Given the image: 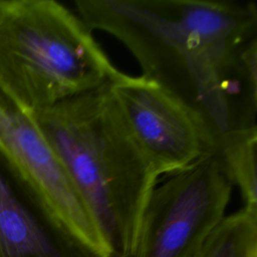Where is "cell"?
<instances>
[{
    "label": "cell",
    "mask_w": 257,
    "mask_h": 257,
    "mask_svg": "<svg viewBox=\"0 0 257 257\" xmlns=\"http://www.w3.org/2000/svg\"><path fill=\"white\" fill-rule=\"evenodd\" d=\"M197 257H257V211L242 207L225 216Z\"/></svg>",
    "instance_id": "9"
},
{
    "label": "cell",
    "mask_w": 257,
    "mask_h": 257,
    "mask_svg": "<svg viewBox=\"0 0 257 257\" xmlns=\"http://www.w3.org/2000/svg\"><path fill=\"white\" fill-rule=\"evenodd\" d=\"M107 83L30 115L88 209L110 257H135L160 175L131 134Z\"/></svg>",
    "instance_id": "2"
},
{
    "label": "cell",
    "mask_w": 257,
    "mask_h": 257,
    "mask_svg": "<svg viewBox=\"0 0 257 257\" xmlns=\"http://www.w3.org/2000/svg\"><path fill=\"white\" fill-rule=\"evenodd\" d=\"M257 126L238 127L226 133L213 146L212 153L223 174L239 189L243 207L257 211L256 175Z\"/></svg>",
    "instance_id": "8"
},
{
    "label": "cell",
    "mask_w": 257,
    "mask_h": 257,
    "mask_svg": "<svg viewBox=\"0 0 257 257\" xmlns=\"http://www.w3.org/2000/svg\"><path fill=\"white\" fill-rule=\"evenodd\" d=\"M74 5L91 30L120 41L143 76L191 110L210 152L226 133L256 124L257 59L240 57L257 38L255 2L76 0Z\"/></svg>",
    "instance_id": "1"
},
{
    "label": "cell",
    "mask_w": 257,
    "mask_h": 257,
    "mask_svg": "<svg viewBox=\"0 0 257 257\" xmlns=\"http://www.w3.org/2000/svg\"><path fill=\"white\" fill-rule=\"evenodd\" d=\"M107 84L131 134L160 176L174 175L210 152L191 110L157 82L117 70Z\"/></svg>",
    "instance_id": "6"
},
{
    "label": "cell",
    "mask_w": 257,
    "mask_h": 257,
    "mask_svg": "<svg viewBox=\"0 0 257 257\" xmlns=\"http://www.w3.org/2000/svg\"><path fill=\"white\" fill-rule=\"evenodd\" d=\"M0 144L40 198L54 226L94 257H110L108 247L61 162L37 127L0 87Z\"/></svg>",
    "instance_id": "5"
},
{
    "label": "cell",
    "mask_w": 257,
    "mask_h": 257,
    "mask_svg": "<svg viewBox=\"0 0 257 257\" xmlns=\"http://www.w3.org/2000/svg\"><path fill=\"white\" fill-rule=\"evenodd\" d=\"M0 257H94L57 230L1 144Z\"/></svg>",
    "instance_id": "7"
},
{
    "label": "cell",
    "mask_w": 257,
    "mask_h": 257,
    "mask_svg": "<svg viewBox=\"0 0 257 257\" xmlns=\"http://www.w3.org/2000/svg\"><path fill=\"white\" fill-rule=\"evenodd\" d=\"M232 188L212 153L171 175L150 197L135 257H197L225 217Z\"/></svg>",
    "instance_id": "4"
},
{
    "label": "cell",
    "mask_w": 257,
    "mask_h": 257,
    "mask_svg": "<svg viewBox=\"0 0 257 257\" xmlns=\"http://www.w3.org/2000/svg\"><path fill=\"white\" fill-rule=\"evenodd\" d=\"M54 0H0V87L31 113L106 84L117 69Z\"/></svg>",
    "instance_id": "3"
}]
</instances>
